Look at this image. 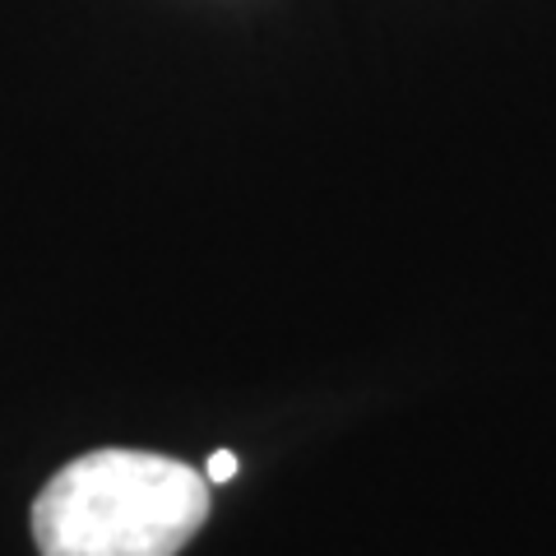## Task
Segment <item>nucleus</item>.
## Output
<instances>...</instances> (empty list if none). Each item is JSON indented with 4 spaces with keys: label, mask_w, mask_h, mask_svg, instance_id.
<instances>
[{
    "label": "nucleus",
    "mask_w": 556,
    "mask_h": 556,
    "mask_svg": "<svg viewBox=\"0 0 556 556\" xmlns=\"http://www.w3.org/2000/svg\"><path fill=\"white\" fill-rule=\"evenodd\" d=\"M237 455H232V450H214V459H208V482H228V478H237Z\"/></svg>",
    "instance_id": "nucleus-2"
},
{
    "label": "nucleus",
    "mask_w": 556,
    "mask_h": 556,
    "mask_svg": "<svg viewBox=\"0 0 556 556\" xmlns=\"http://www.w3.org/2000/svg\"><path fill=\"white\" fill-rule=\"evenodd\" d=\"M208 519V478L149 450H89L33 501L42 556H177Z\"/></svg>",
    "instance_id": "nucleus-1"
}]
</instances>
